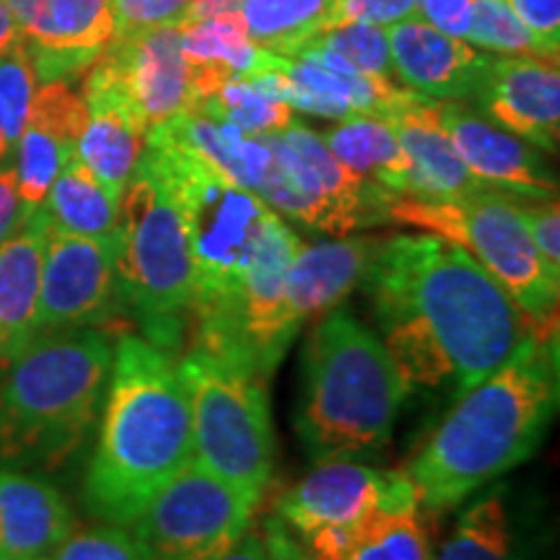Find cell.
Here are the masks:
<instances>
[{"label": "cell", "mask_w": 560, "mask_h": 560, "mask_svg": "<svg viewBox=\"0 0 560 560\" xmlns=\"http://www.w3.org/2000/svg\"><path fill=\"white\" fill-rule=\"evenodd\" d=\"M363 289L408 392L450 387L459 397L529 338L506 291L441 236L384 240Z\"/></svg>", "instance_id": "cell-1"}, {"label": "cell", "mask_w": 560, "mask_h": 560, "mask_svg": "<svg viewBox=\"0 0 560 560\" xmlns=\"http://www.w3.org/2000/svg\"><path fill=\"white\" fill-rule=\"evenodd\" d=\"M558 340L529 338L493 374L454 397L408 465L418 503L450 511L540 450L558 410Z\"/></svg>", "instance_id": "cell-2"}, {"label": "cell", "mask_w": 560, "mask_h": 560, "mask_svg": "<svg viewBox=\"0 0 560 560\" xmlns=\"http://www.w3.org/2000/svg\"><path fill=\"white\" fill-rule=\"evenodd\" d=\"M100 416L83 503L104 524L130 527L151 495L192 459L190 405L172 353L122 332Z\"/></svg>", "instance_id": "cell-3"}, {"label": "cell", "mask_w": 560, "mask_h": 560, "mask_svg": "<svg viewBox=\"0 0 560 560\" xmlns=\"http://www.w3.org/2000/svg\"><path fill=\"white\" fill-rule=\"evenodd\" d=\"M140 161L159 174L185 223L195 270L192 338L223 335L249 272L289 223L260 195L234 185L159 130L145 132Z\"/></svg>", "instance_id": "cell-4"}, {"label": "cell", "mask_w": 560, "mask_h": 560, "mask_svg": "<svg viewBox=\"0 0 560 560\" xmlns=\"http://www.w3.org/2000/svg\"><path fill=\"white\" fill-rule=\"evenodd\" d=\"M107 330L42 332L0 380V465L55 470L81 450L109 384Z\"/></svg>", "instance_id": "cell-5"}, {"label": "cell", "mask_w": 560, "mask_h": 560, "mask_svg": "<svg viewBox=\"0 0 560 560\" xmlns=\"http://www.w3.org/2000/svg\"><path fill=\"white\" fill-rule=\"evenodd\" d=\"M408 397L384 342L353 312L319 317L301 355L293 425L312 459H346L382 450Z\"/></svg>", "instance_id": "cell-6"}, {"label": "cell", "mask_w": 560, "mask_h": 560, "mask_svg": "<svg viewBox=\"0 0 560 560\" xmlns=\"http://www.w3.org/2000/svg\"><path fill=\"white\" fill-rule=\"evenodd\" d=\"M389 223L457 244L506 291L532 338L558 340L560 276L537 255L514 195L482 190L446 200L397 195L389 202Z\"/></svg>", "instance_id": "cell-7"}, {"label": "cell", "mask_w": 560, "mask_h": 560, "mask_svg": "<svg viewBox=\"0 0 560 560\" xmlns=\"http://www.w3.org/2000/svg\"><path fill=\"white\" fill-rule=\"evenodd\" d=\"M177 371L190 405L192 459L260 501L276 465L268 380L240 355L200 342L185 348Z\"/></svg>", "instance_id": "cell-8"}, {"label": "cell", "mask_w": 560, "mask_h": 560, "mask_svg": "<svg viewBox=\"0 0 560 560\" xmlns=\"http://www.w3.org/2000/svg\"><path fill=\"white\" fill-rule=\"evenodd\" d=\"M120 283L143 338L174 353L190 330L195 270L179 210L145 161L120 200Z\"/></svg>", "instance_id": "cell-9"}, {"label": "cell", "mask_w": 560, "mask_h": 560, "mask_svg": "<svg viewBox=\"0 0 560 560\" xmlns=\"http://www.w3.org/2000/svg\"><path fill=\"white\" fill-rule=\"evenodd\" d=\"M257 499L190 459L130 524L145 560H215L252 527Z\"/></svg>", "instance_id": "cell-10"}, {"label": "cell", "mask_w": 560, "mask_h": 560, "mask_svg": "<svg viewBox=\"0 0 560 560\" xmlns=\"http://www.w3.org/2000/svg\"><path fill=\"white\" fill-rule=\"evenodd\" d=\"M125 312L120 229L112 236H75L50 226L42 257L37 335L107 330Z\"/></svg>", "instance_id": "cell-11"}, {"label": "cell", "mask_w": 560, "mask_h": 560, "mask_svg": "<svg viewBox=\"0 0 560 560\" xmlns=\"http://www.w3.org/2000/svg\"><path fill=\"white\" fill-rule=\"evenodd\" d=\"M420 506L408 472L327 459L278 499V522L293 540L319 529L355 527L374 511Z\"/></svg>", "instance_id": "cell-12"}, {"label": "cell", "mask_w": 560, "mask_h": 560, "mask_svg": "<svg viewBox=\"0 0 560 560\" xmlns=\"http://www.w3.org/2000/svg\"><path fill=\"white\" fill-rule=\"evenodd\" d=\"M436 115L462 164L488 190L527 200L558 198V177L540 149L493 125L467 102L436 100Z\"/></svg>", "instance_id": "cell-13"}, {"label": "cell", "mask_w": 560, "mask_h": 560, "mask_svg": "<svg viewBox=\"0 0 560 560\" xmlns=\"http://www.w3.org/2000/svg\"><path fill=\"white\" fill-rule=\"evenodd\" d=\"M475 109L524 143L556 153L560 143L558 60L493 58Z\"/></svg>", "instance_id": "cell-14"}, {"label": "cell", "mask_w": 560, "mask_h": 560, "mask_svg": "<svg viewBox=\"0 0 560 560\" xmlns=\"http://www.w3.org/2000/svg\"><path fill=\"white\" fill-rule=\"evenodd\" d=\"M100 58L115 73L145 132L190 107V70L182 58L177 26L112 39Z\"/></svg>", "instance_id": "cell-15"}, {"label": "cell", "mask_w": 560, "mask_h": 560, "mask_svg": "<svg viewBox=\"0 0 560 560\" xmlns=\"http://www.w3.org/2000/svg\"><path fill=\"white\" fill-rule=\"evenodd\" d=\"M81 96L89 117L75 143V156L115 198L122 200L125 187L143 153L145 128L102 58H96L86 70Z\"/></svg>", "instance_id": "cell-16"}, {"label": "cell", "mask_w": 560, "mask_h": 560, "mask_svg": "<svg viewBox=\"0 0 560 560\" xmlns=\"http://www.w3.org/2000/svg\"><path fill=\"white\" fill-rule=\"evenodd\" d=\"M387 42L397 79L431 100L472 102L493 62L490 55L420 19L387 26Z\"/></svg>", "instance_id": "cell-17"}, {"label": "cell", "mask_w": 560, "mask_h": 560, "mask_svg": "<svg viewBox=\"0 0 560 560\" xmlns=\"http://www.w3.org/2000/svg\"><path fill=\"white\" fill-rule=\"evenodd\" d=\"M260 75L291 109L327 120H348L355 115L384 120L405 91L395 86L392 79L335 70L289 55H276L272 66Z\"/></svg>", "instance_id": "cell-18"}, {"label": "cell", "mask_w": 560, "mask_h": 560, "mask_svg": "<svg viewBox=\"0 0 560 560\" xmlns=\"http://www.w3.org/2000/svg\"><path fill=\"white\" fill-rule=\"evenodd\" d=\"M382 242V236L346 234L301 244L283 280V304L291 325L301 330L304 322L325 317L363 285Z\"/></svg>", "instance_id": "cell-19"}, {"label": "cell", "mask_w": 560, "mask_h": 560, "mask_svg": "<svg viewBox=\"0 0 560 560\" xmlns=\"http://www.w3.org/2000/svg\"><path fill=\"white\" fill-rule=\"evenodd\" d=\"M112 37L109 0H42L37 21L24 32V47L39 83L73 81Z\"/></svg>", "instance_id": "cell-20"}, {"label": "cell", "mask_w": 560, "mask_h": 560, "mask_svg": "<svg viewBox=\"0 0 560 560\" xmlns=\"http://www.w3.org/2000/svg\"><path fill=\"white\" fill-rule=\"evenodd\" d=\"M410 161V195L429 200L465 198L488 190L467 172L436 115V100L405 89L384 117Z\"/></svg>", "instance_id": "cell-21"}, {"label": "cell", "mask_w": 560, "mask_h": 560, "mask_svg": "<svg viewBox=\"0 0 560 560\" xmlns=\"http://www.w3.org/2000/svg\"><path fill=\"white\" fill-rule=\"evenodd\" d=\"M50 219L45 208L32 210L0 242V369L37 338V306Z\"/></svg>", "instance_id": "cell-22"}, {"label": "cell", "mask_w": 560, "mask_h": 560, "mask_svg": "<svg viewBox=\"0 0 560 560\" xmlns=\"http://www.w3.org/2000/svg\"><path fill=\"white\" fill-rule=\"evenodd\" d=\"M73 529V511L58 488L0 465V556L47 558Z\"/></svg>", "instance_id": "cell-23"}, {"label": "cell", "mask_w": 560, "mask_h": 560, "mask_svg": "<svg viewBox=\"0 0 560 560\" xmlns=\"http://www.w3.org/2000/svg\"><path fill=\"white\" fill-rule=\"evenodd\" d=\"M151 130H159L161 136L174 140L210 170L252 192H257L270 166V149L265 136H247L234 125L192 115V112L172 117Z\"/></svg>", "instance_id": "cell-24"}, {"label": "cell", "mask_w": 560, "mask_h": 560, "mask_svg": "<svg viewBox=\"0 0 560 560\" xmlns=\"http://www.w3.org/2000/svg\"><path fill=\"white\" fill-rule=\"evenodd\" d=\"M486 490V488H482ZM436 560H542L520 514L509 501V488H490L459 514Z\"/></svg>", "instance_id": "cell-25"}, {"label": "cell", "mask_w": 560, "mask_h": 560, "mask_svg": "<svg viewBox=\"0 0 560 560\" xmlns=\"http://www.w3.org/2000/svg\"><path fill=\"white\" fill-rule=\"evenodd\" d=\"M335 159L361 179L392 195H410V161L395 130L382 117L355 115L322 132Z\"/></svg>", "instance_id": "cell-26"}, {"label": "cell", "mask_w": 560, "mask_h": 560, "mask_svg": "<svg viewBox=\"0 0 560 560\" xmlns=\"http://www.w3.org/2000/svg\"><path fill=\"white\" fill-rule=\"evenodd\" d=\"M42 208L50 226L66 234L112 236L120 229V198H115L75 153L62 164Z\"/></svg>", "instance_id": "cell-27"}, {"label": "cell", "mask_w": 560, "mask_h": 560, "mask_svg": "<svg viewBox=\"0 0 560 560\" xmlns=\"http://www.w3.org/2000/svg\"><path fill=\"white\" fill-rule=\"evenodd\" d=\"M187 112L234 125L247 136H270L293 122V109L280 100L262 75L223 81L221 86L192 100Z\"/></svg>", "instance_id": "cell-28"}, {"label": "cell", "mask_w": 560, "mask_h": 560, "mask_svg": "<svg viewBox=\"0 0 560 560\" xmlns=\"http://www.w3.org/2000/svg\"><path fill=\"white\" fill-rule=\"evenodd\" d=\"M332 0H242L240 19L255 45L276 55H293L325 32Z\"/></svg>", "instance_id": "cell-29"}, {"label": "cell", "mask_w": 560, "mask_h": 560, "mask_svg": "<svg viewBox=\"0 0 560 560\" xmlns=\"http://www.w3.org/2000/svg\"><path fill=\"white\" fill-rule=\"evenodd\" d=\"M289 58L314 60L335 70H355L363 75L392 79V58L387 30L366 24H342L319 32Z\"/></svg>", "instance_id": "cell-30"}, {"label": "cell", "mask_w": 560, "mask_h": 560, "mask_svg": "<svg viewBox=\"0 0 560 560\" xmlns=\"http://www.w3.org/2000/svg\"><path fill=\"white\" fill-rule=\"evenodd\" d=\"M348 560H431L420 506L382 509L355 527Z\"/></svg>", "instance_id": "cell-31"}, {"label": "cell", "mask_w": 560, "mask_h": 560, "mask_svg": "<svg viewBox=\"0 0 560 560\" xmlns=\"http://www.w3.org/2000/svg\"><path fill=\"white\" fill-rule=\"evenodd\" d=\"M13 172H16L19 198L26 210H37L50 192L62 164L73 156L75 145L60 140L55 132L26 122L16 143H13Z\"/></svg>", "instance_id": "cell-32"}, {"label": "cell", "mask_w": 560, "mask_h": 560, "mask_svg": "<svg viewBox=\"0 0 560 560\" xmlns=\"http://www.w3.org/2000/svg\"><path fill=\"white\" fill-rule=\"evenodd\" d=\"M465 39L509 58H545L527 26L516 19L506 0H472L470 26ZM548 60V58H545Z\"/></svg>", "instance_id": "cell-33"}, {"label": "cell", "mask_w": 560, "mask_h": 560, "mask_svg": "<svg viewBox=\"0 0 560 560\" xmlns=\"http://www.w3.org/2000/svg\"><path fill=\"white\" fill-rule=\"evenodd\" d=\"M34 91H37V75L24 42H19L9 52L0 55V128L9 138L11 149L30 122Z\"/></svg>", "instance_id": "cell-34"}, {"label": "cell", "mask_w": 560, "mask_h": 560, "mask_svg": "<svg viewBox=\"0 0 560 560\" xmlns=\"http://www.w3.org/2000/svg\"><path fill=\"white\" fill-rule=\"evenodd\" d=\"M47 560H145L128 527L104 524L70 532Z\"/></svg>", "instance_id": "cell-35"}, {"label": "cell", "mask_w": 560, "mask_h": 560, "mask_svg": "<svg viewBox=\"0 0 560 560\" xmlns=\"http://www.w3.org/2000/svg\"><path fill=\"white\" fill-rule=\"evenodd\" d=\"M192 0H109L115 37L122 39L132 34L159 30V26H177Z\"/></svg>", "instance_id": "cell-36"}, {"label": "cell", "mask_w": 560, "mask_h": 560, "mask_svg": "<svg viewBox=\"0 0 560 560\" xmlns=\"http://www.w3.org/2000/svg\"><path fill=\"white\" fill-rule=\"evenodd\" d=\"M412 19H420L418 0H332L325 30L342 24H366L387 30V26Z\"/></svg>", "instance_id": "cell-37"}, {"label": "cell", "mask_w": 560, "mask_h": 560, "mask_svg": "<svg viewBox=\"0 0 560 560\" xmlns=\"http://www.w3.org/2000/svg\"><path fill=\"white\" fill-rule=\"evenodd\" d=\"M516 210L527 229L532 244L542 262L560 276V206L558 198L550 200H527L516 198Z\"/></svg>", "instance_id": "cell-38"}, {"label": "cell", "mask_w": 560, "mask_h": 560, "mask_svg": "<svg viewBox=\"0 0 560 560\" xmlns=\"http://www.w3.org/2000/svg\"><path fill=\"white\" fill-rule=\"evenodd\" d=\"M548 60L560 55V0H506Z\"/></svg>", "instance_id": "cell-39"}, {"label": "cell", "mask_w": 560, "mask_h": 560, "mask_svg": "<svg viewBox=\"0 0 560 560\" xmlns=\"http://www.w3.org/2000/svg\"><path fill=\"white\" fill-rule=\"evenodd\" d=\"M418 13L433 30L465 39L467 26H470L472 0H418Z\"/></svg>", "instance_id": "cell-40"}, {"label": "cell", "mask_w": 560, "mask_h": 560, "mask_svg": "<svg viewBox=\"0 0 560 560\" xmlns=\"http://www.w3.org/2000/svg\"><path fill=\"white\" fill-rule=\"evenodd\" d=\"M30 213L32 210L21 206L13 164L0 166V242H3Z\"/></svg>", "instance_id": "cell-41"}, {"label": "cell", "mask_w": 560, "mask_h": 560, "mask_svg": "<svg viewBox=\"0 0 560 560\" xmlns=\"http://www.w3.org/2000/svg\"><path fill=\"white\" fill-rule=\"evenodd\" d=\"M240 3L242 0H192L190 9H187L185 16L179 19L177 30L185 32L190 30V26L200 24V21L223 16V13H236L240 11Z\"/></svg>", "instance_id": "cell-42"}, {"label": "cell", "mask_w": 560, "mask_h": 560, "mask_svg": "<svg viewBox=\"0 0 560 560\" xmlns=\"http://www.w3.org/2000/svg\"><path fill=\"white\" fill-rule=\"evenodd\" d=\"M215 560H276V558H272V552L268 548V542H265L262 532L249 527L247 532H244V537L240 542L231 545V548Z\"/></svg>", "instance_id": "cell-43"}, {"label": "cell", "mask_w": 560, "mask_h": 560, "mask_svg": "<svg viewBox=\"0 0 560 560\" xmlns=\"http://www.w3.org/2000/svg\"><path fill=\"white\" fill-rule=\"evenodd\" d=\"M19 42H24V34H21V26L13 19V13L5 0H0V55L9 52L11 47H16Z\"/></svg>", "instance_id": "cell-44"}, {"label": "cell", "mask_w": 560, "mask_h": 560, "mask_svg": "<svg viewBox=\"0 0 560 560\" xmlns=\"http://www.w3.org/2000/svg\"><path fill=\"white\" fill-rule=\"evenodd\" d=\"M5 5L11 9L13 19H16V24L21 26V34H24L34 24V21H37L42 0H5Z\"/></svg>", "instance_id": "cell-45"}, {"label": "cell", "mask_w": 560, "mask_h": 560, "mask_svg": "<svg viewBox=\"0 0 560 560\" xmlns=\"http://www.w3.org/2000/svg\"><path fill=\"white\" fill-rule=\"evenodd\" d=\"M9 153H11V143H9V138H5L3 128H0V164H3V161L9 159Z\"/></svg>", "instance_id": "cell-46"}, {"label": "cell", "mask_w": 560, "mask_h": 560, "mask_svg": "<svg viewBox=\"0 0 560 560\" xmlns=\"http://www.w3.org/2000/svg\"><path fill=\"white\" fill-rule=\"evenodd\" d=\"M0 560H47V558H3L0 556Z\"/></svg>", "instance_id": "cell-47"}]
</instances>
